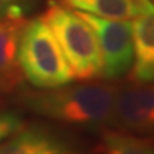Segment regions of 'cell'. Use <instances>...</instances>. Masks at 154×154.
Instances as JSON below:
<instances>
[{
    "label": "cell",
    "mask_w": 154,
    "mask_h": 154,
    "mask_svg": "<svg viewBox=\"0 0 154 154\" xmlns=\"http://www.w3.org/2000/svg\"><path fill=\"white\" fill-rule=\"evenodd\" d=\"M116 84L83 82L59 87L24 91L20 100L26 109L50 120L80 127L103 130L111 126Z\"/></svg>",
    "instance_id": "1"
},
{
    "label": "cell",
    "mask_w": 154,
    "mask_h": 154,
    "mask_svg": "<svg viewBox=\"0 0 154 154\" xmlns=\"http://www.w3.org/2000/svg\"><path fill=\"white\" fill-rule=\"evenodd\" d=\"M99 154H154V137L106 127L100 130Z\"/></svg>",
    "instance_id": "9"
},
{
    "label": "cell",
    "mask_w": 154,
    "mask_h": 154,
    "mask_svg": "<svg viewBox=\"0 0 154 154\" xmlns=\"http://www.w3.org/2000/svg\"><path fill=\"white\" fill-rule=\"evenodd\" d=\"M134 3H137L141 9H143L147 14H150V13H154V5H151L149 0H133Z\"/></svg>",
    "instance_id": "13"
},
{
    "label": "cell",
    "mask_w": 154,
    "mask_h": 154,
    "mask_svg": "<svg viewBox=\"0 0 154 154\" xmlns=\"http://www.w3.org/2000/svg\"><path fill=\"white\" fill-rule=\"evenodd\" d=\"M134 60L130 80L136 83L154 82V13L141 14L133 24Z\"/></svg>",
    "instance_id": "8"
},
{
    "label": "cell",
    "mask_w": 154,
    "mask_h": 154,
    "mask_svg": "<svg viewBox=\"0 0 154 154\" xmlns=\"http://www.w3.org/2000/svg\"><path fill=\"white\" fill-rule=\"evenodd\" d=\"M38 0H0V17L22 16L26 17L29 11L37 5Z\"/></svg>",
    "instance_id": "12"
},
{
    "label": "cell",
    "mask_w": 154,
    "mask_h": 154,
    "mask_svg": "<svg viewBox=\"0 0 154 154\" xmlns=\"http://www.w3.org/2000/svg\"><path fill=\"white\" fill-rule=\"evenodd\" d=\"M40 17L60 44L73 79L79 82L103 79V56L97 37L77 11H72L57 0H49Z\"/></svg>",
    "instance_id": "2"
},
{
    "label": "cell",
    "mask_w": 154,
    "mask_h": 154,
    "mask_svg": "<svg viewBox=\"0 0 154 154\" xmlns=\"http://www.w3.org/2000/svg\"><path fill=\"white\" fill-rule=\"evenodd\" d=\"M91 26L103 56V79L119 80L131 70L134 60L133 24L77 11Z\"/></svg>",
    "instance_id": "4"
},
{
    "label": "cell",
    "mask_w": 154,
    "mask_h": 154,
    "mask_svg": "<svg viewBox=\"0 0 154 154\" xmlns=\"http://www.w3.org/2000/svg\"><path fill=\"white\" fill-rule=\"evenodd\" d=\"M0 154H90L43 127H23L11 137L0 143Z\"/></svg>",
    "instance_id": "6"
},
{
    "label": "cell",
    "mask_w": 154,
    "mask_h": 154,
    "mask_svg": "<svg viewBox=\"0 0 154 154\" xmlns=\"http://www.w3.org/2000/svg\"><path fill=\"white\" fill-rule=\"evenodd\" d=\"M24 127V121L14 111L0 110V143L11 137L14 133Z\"/></svg>",
    "instance_id": "11"
},
{
    "label": "cell",
    "mask_w": 154,
    "mask_h": 154,
    "mask_svg": "<svg viewBox=\"0 0 154 154\" xmlns=\"http://www.w3.org/2000/svg\"><path fill=\"white\" fill-rule=\"evenodd\" d=\"M111 126L140 136L154 137V82H130L117 86Z\"/></svg>",
    "instance_id": "5"
},
{
    "label": "cell",
    "mask_w": 154,
    "mask_h": 154,
    "mask_svg": "<svg viewBox=\"0 0 154 154\" xmlns=\"http://www.w3.org/2000/svg\"><path fill=\"white\" fill-rule=\"evenodd\" d=\"M150 3H151V5H154V0H149Z\"/></svg>",
    "instance_id": "14"
},
{
    "label": "cell",
    "mask_w": 154,
    "mask_h": 154,
    "mask_svg": "<svg viewBox=\"0 0 154 154\" xmlns=\"http://www.w3.org/2000/svg\"><path fill=\"white\" fill-rule=\"evenodd\" d=\"M60 3L77 11L114 20H127L147 14L133 0H60Z\"/></svg>",
    "instance_id": "10"
},
{
    "label": "cell",
    "mask_w": 154,
    "mask_h": 154,
    "mask_svg": "<svg viewBox=\"0 0 154 154\" xmlns=\"http://www.w3.org/2000/svg\"><path fill=\"white\" fill-rule=\"evenodd\" d=\"M19 63L23 77L37 88H51L73 82V73L53 32L38 16L22 32Z\"/></svg>",
    "instance_id": "3"
},
{
    "label": "cell",
    "mask_w": 154,
    "mask_h": 154,
    "mask_svg": "<svg viewBox=\"0 0 154 154\" xmlns=\"http://www.w3.org/2000/svg\"><path fill=\"white\" fill-rule=\"evenodd\" d=\"M27 22L22 16L0 17V93H10L23 82L19 63V44Z\"/></svg>",
    "instance_id": "7"
}]
</instances>
